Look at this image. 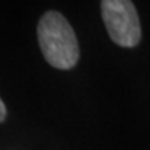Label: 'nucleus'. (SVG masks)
I'll list each match as a JSON object with an SVG mask.
<instances>
[{
	"instance_id": "obj_1",
	"label": "nucleus",
	"mask_w": 150,
	"mask_h": 150,
	"mask_svg": "<svg viewBox=\"0 0 150 150\" xmlns=\"http://www.w3.org/2000/svg\"><path fill=\"white\" fill-rule=\"evenodd\" d=\"M38 40L43 57L52 67L70 70L79 59V46L74 29L57 11H47L39 20Z\"/></svg>"
},
{
	"instance_id": "obj_2",
	"label": "nucleus",
	"mask_w": 150,
	"mask_h": 150,
	"mask_svg": "<svg viewBox=\"0 0 150 150\" xmlns=\"http://www.w3.org/2000/svg\"><path fill=\"white\" fill-rule=\"evenodd\" d=\"M102 17L114 43L134 47L140 42V22L136 8L129 0H103Z\"/></svg>"
},
{
	"instance_id": "obj_3",
	"label": "nucleus",
	"mask_w": 150,
	"mask_h": 150,
	"mask_svg": "<svg viewBox=\"0 0 150 150\" xmlns=\"http://www.w3.org/2000/svg\"><path fill=\"white\" fill-rule=\"evenodd\" d=\"M6 114H7V110H6V104L3 102H0V121L3 122L6 118Z\"/></svg>"
}]
</instances>
